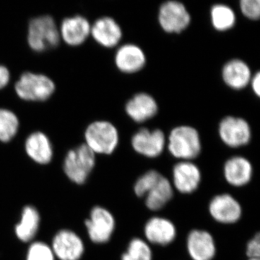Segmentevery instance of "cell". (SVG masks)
I'll list each match as a JSON object with an SVG mask.
<instances>
[{"instance_id":"obj_6","label":"cell","mask_w":260,"mask_h":260,"mask_svg":"<svg viewBox=\"0 0 260 260\" xmlns=\"http://www.w3.org/2000/svg\"><path fill=\"white\" fill-rule=\"evenodd\" d=\"M95 164V154L85 144L72 149L64 158V171L70 180L83 184Z\"/></svg>"},{"instance_id":"obj_23","label":"cell","mask_w":260,"mask_h":260,"mask_svg":"<svg viewBox=\"0 0 260 260\" xmlns=\"http://www.w3.org/2000/svg\"><path fill=\"white\" fill-rule=\"evenodd\" d=\"M40 223L39 212L34 207L26 206L22 213L21 220L15 226V234L20 241L28 242L37 234Z\"/></svg>"},{"instance_id":"obj_20","label":"cell","mask_w":260,"mask_h":260,"mask_svg":"<svg viewBox=\"0 0 260 260\" xmlns=\"http://www.w3.org/2000/svg\"><path fill=\"white\" fill-rule=\"evenodd\" d=\"M252 174V165L245 157L236 155L228 159L224 164V177L233 186L240 187L249 184Z\"/></svg>"},{"instance_id":"obj_18","label":"cell","mask_w":260,"mask_h":260,"mask_svg":"<svg viewBox=\"0 0 260 260\" xmlns=\"http://www.w3.org/2000/svg\"><path fill=\"white\" fill-rule=\"evenodd\" d=\"M90 35L102 47H115L122 39L120 25L111 17H102L91 25Z\"/></svg>"},{"instance_id":"obj_27","label":"cell","mask_w":260,"mask_h":260,"mask_svg":"<svg viewBox=\"0 0 260 260\" xmlns=\"http://www.w3.org/2000/svg\"><path fill=\"white\" fill-rule=\"evenodd\" d=\"M26 260H54V254L47 244L35 242L29 247Z\"/></svg>"},{"instance_id":"obj_16","label":"cell","mask_w":260,"mask_h":260,"mask_svg":"<svg viewBox=\"0 0 260 260\" xmlns=\"http://www.w3.org/2000/svg\"><path fill=\"white\" fill-rule=\"evenodd\" d=\"M114 61L116 68L121 73L133 74L144 68L146 64V56L139 46L126 44L117 49Z\"/></svg>"},{"instance_id":"obj_30","label":"cell","mask_w":260,"mask_h":260,"mask_svg":"<svg viewBox=\"0 0 260 260\" xmlns=\"http://www.w3.org/2000/svg\"><path fill=\"white\" fill-rule=\"evenodd\" d=\"M10 73L9 70L4 66L0 64V90L5 88L10 83Z\"/></svg>"},{"instance_id":"obj_28","label":"cell","mask_w":260,"mask_h":260,"mask_svg":"<svg viewBox=\"0 0 260 260\" xmlns=\"http://www.w3.org/2000/svg\"><path fill=\"white\" fill-rule=\"evenodd\" d=\"M241 12L246 18L257 20L260 16L259 0H242L239 3Z\"/></svg>"},{"instance_id":"obj_22","label":"cell","mask_w":260,"mask_h":260,"mask_svg":"<svg viewBox=\"0 0 260 260\" xmlns=\"http://www.w3.org/2000/svg\"><path fill=\"white\" fill-rule=\"evenodd\" d=\"M25 148L28 156L38 164H49L52 159V145L47 135L42 132H35L29 135L25 140Z\"/></svg>"},{"instance_id":"obj_12","label":"cell","mask_w":260,"mask_h":260,"mask_svg":"<svg viewBox=\"0 0 260 260\" xmlns=\"http://www.w3.org/2000/svg\"><path fill=\"white\" fill-rule=\"evenodd\" d=\"M173 185L181 194L194 192L199 187L202 175L199 167L191 161L181 160L173 168Z\"/></svg>"},{"instance_id":"obj_15","label":"cell","mask_w":260,"mask_h":260,"mask_svg":"<svg viewBox=\"0 0 260 260\" xmlns=\"http://www.w3.org/2000/svg\"><path fill=\"white\" fill-rule=\"evenodd\" d=\"M91 25L88 19L75 15L64 19L59 27V35L68 45L78 47L83 44L90 35Z\"/></svg>"},{"instance_id":"obj_4","label":"cell","mask_w":260,"mask_h":260,"mask_svg":"<svg viewBox=\"0 0 260 260\" xmlns=\"http://www.w3.org/2000/svg\"><path fill=\"white\" fill-rule=\"evenodd\" d=\"M84 136L85 144L95 154L110 155L119 145V132L110 121H93L85 129Z\"/></svg>"},{"instance_id":"obj_11","label":"cell","mask_w":260,"mask_h":260,"mask_svg":"<svg viewBox=\"0 0 260 260\" xmlns=\"http://www.w3.org/2000/svg\"><path fill=\"white\" fill-rule=\"evenodd\" d=\"M208 209L212 218L220 223H235L242 218V208L240 203L229 194L214 197L210 202Z\"/></svg>"},{"instance_id":"obj_26","label":"cell","mask_w":260,"mask_h":260,"mask_svg":"<svg viewBox=\"0 0 260 260\" xmlns=\"http://www.w3.org/2000/svg\"><path fill=\"white\" fill-rule=\"evenodd\" d=\"M121 260H153V252L148 243L139 238L132 239Z\"/></svg>"},{"instance_id":"obj_13","label":"cell","mask_w":260,"mask_h":260,"mask_svg":"<svg viewBox=\"0 0 260 260\" xmlns=\"http://www.w3.org/2000/svg\"><path fill=\"white\" fill-rule=\"evenodd\" d=\"M52 251L60 260H79L84 251L83 241L71 231H60L53 239Z\"/></svg>"},{"instance_id":"obj_5","label":"cell","mask_w":260,"mask_h":260,"mask_svg":"<svg viewBox=\"0 0 260 260\" xmlns=\"http://www.w3.org/2000/svg\"><path fill=\"white\" fill-rule=\"evenodd\" d=\"M54 81L47 75L38 73H23L15 85L18 96L27 102H44L55 91Z\"/></svg>"},{"instance_id":"obj_3","label":"cell","mask_w":260,"mask_h":260,"mask_svg":"<svg viewBox=\"0 0 260 260\" xmlns=\"http://www.w3.org/2000/svg\"><path fill=\"white\" fill-rule=\"evenodd\" d=\"M60 39L59 28L50 15H42L30 20L27 40L32 51L43 52L55 48Z\"/></svg>"},{"instance_id":"obj_7","label":"cell","mask_w":260,"mask_h":260,"mask_svg":"<svg viewBox=\"0 0 260 260\" xmlns=\"http://www.w3.org/2000/svg\"><path fill=\"white\" fill-rule=\"evenodd\" d=\"M158 19L162 30L169 34L182 32L191 23V15L185 5L176 0H169L160 5Z\"/></svg>"},{"instance_id":"obj_19","label":"cell","mask_w":260,"mask_h":260,"mask_svg":"<svg viewBox=\"0 0 260 260\" xmlns=\"http://www.w3.org/2000/svg\"><path fill=\"white\" fill-rule=\"evenodd\" d=\"M158 111L156 101L147 93H138L131 98L125 105V112L135 122L142 123L152 119Z\"/></svg>"},{"instance_id":"obj_2","label":"cell","mask_w":260,"mask_h":260,"mask_svg":"<svg viewBox=\"0 0 260 260\" xmlns=\"http://www.w3.org/2000/svg\"><path fill=\"white\" fill-rule=\"evenodd\" d=\"M167 147L174 158L191 161L202 151V142L198 130L189 125L176 126L168 137Z\"/></svg>"},{"instance_id":"obj_32","label":"cell","mask_w":260,"mask_h":260,"mask_svg":"<svg viewBox=\"0 0 260 260\" xmlns=\"http://www.w3.org/2000/svg\"><path fill=\"white\" fill-rule=\"evenodd\" d=\"M249 260H259V259H249Z\"/></svg>"},{"instance_id":"obj_14","label":"cell","mask_w":260,"mask_h":260,"mask_svg":"<svg viewBox=\"0 0 260 260\" xmlns=\"http://www.w3.org/2000/svg\"><path fill=\"white\" fill-rule=\"evenodd\" d=\"M186 248L192 260H213L216 254L213 236L204 230L191 231L186 239Z\"/></svg>"},{"instance_id":"obj_17","label":"cell","mask_w":260,"mask_h":260,"mask_svg":"<svg viewBox=\"0 0 260 260\" xmlns=\"http://www.w3.org/2000/svg\"><path fill=\"white\" fill-rule=\"evenodd\" d=\"M144 234L148 242L155 245L167 246L175 240L177 229L169 219L153 217L145 223Z\"/></svg>"},{"instance_id":"obj_25","label":"cell","mask_w":260,"mask_h":260,"mask_svg":"<svg viewBox=\"0 0 260 260\" xmlns=\"http://www.w3.org/2000/svg\"><path fill=\"white\" fill-rule=\"evenodd\" d=\"M19 129V119L14 112L0 109V141L8 143L15 138Z\"/></svg>"},{"instance_id":"obj_9","label":"cell","mask_w":260,"mask_h":260,"mask_svg":"<svg viewBox=\"0 0 260 260\" xmlns=\"http://www.w3.org/2000/svg\"><path fill=\"white\" fill-rule=\"evenodd\" d=\"M167 143L165 134L159 129L150 130L143 128L135 133L131 140L132 147L135 151L150 158L160 156Z\"/></svg>"},{"instance_id":"obj_31","label":"cell","mask_w":260,"mask_h":260,"mask_svg":"<svg viewBox=\"0 0 260 260\" xmlns=\"http://www.w3.org/2000/svg\"><path fill=\"white\" fill-rule=\"evenodd\" d=\"M251 89L256 96H260V73L256 72L255 74L251 77L250 83Z\"/></svg>"},{"instance_id":"obj_1","label":"cell","mask_w":260,"mask_h":260,"mask_svg":"<svg viewBox=\"0 0 260 260\" xmlns=\"http://www.w3.org/2000/svg\"><path fill=\"white\" fill-rule=\"evenodd\" d=\"M134 191L138 198L145 197V205L152 211L161 210L174 195L171 181L155 170L148 171L138 178Z\"/></svg>"},{"instance_id":"obj_24","label":"cell","mask_w":260,"mask_h":260,"mask_svg":"<svg viewBox=\"0 0 260 260\" xmlns=\"http://www.w3.org/2000/svg\"><path fill=\"white\" fill-rule=\"evenodd\" d=\"M212 25L218 31H226L235 25L237 16L235 12L229 5H214L210 10Z\"/></svg>"},{"instance_id":"obj_21","label":"cell","mask_w":260,"mask_h":260,"mask_svg":"<svg viewBox=\"0 0 260 260\" xmlns=\"http://www.w3.org/2000/svg\"><path fill=\"white\" fill-rule=\"evenodd\" d=\"M252 74L249 65L239 59H231L224 64L222 78L229 88L242 90L249 83Z\"/></svg>"},{"instance_id":"obj_10","label":"cell","mask_w":260,"mask_h":260,"mask_svg":"<svg viewBox=\"0 0 260 260\" xmlns=\"http://www.w3.org/2000/svg\"><path fill=\"white\" fill-rule=\"evenodd\" d=\"M89 237L95 244H104L110 240L115 229L116 222L112 213L106 208L96 206L85 220Z\"/></svg>"},{"instance_id":"obj_8","label":"cell","mask_w":260,"mask_h":260,"mask_svg":"<svg viewBox=\"0 0 260 260\" xmlns=\"http://www.w3.org/2000/svg\"><path fill=\"white\" fill-rule=\"evenodd\" d=\"M218 134L224 144L230 148H237L244 146L250 142L251 129L245 119L229 116L220 121Z\"/></svg>"},{"instance_id":"obj_29","label":"cell","mask_w":260,"mask_h":260,"mask_svg":"<svg viewBox=\"0 0 260 260\" xmlns=\"http://www.w3.org/2000/svg\"><path fill=\"white\" fill-rule=\"evenodd\" d=\"M246 255L249 259H259L260 256V235L256 234L247 243L246 249Z\"/></svg>"}]
</instances>
